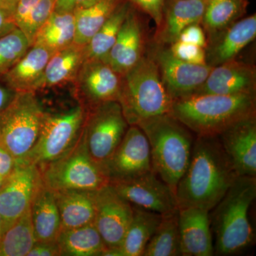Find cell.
<instances>
[{
  "mask_svg": "<svg viewBox=\"0 0 256 256\" xmlns=\"http://www.w3.org/2000/svg\"><path fill=\"white\" fill-rule=\"evenodd\" d=\"M30 210L36 242H56L62 232L60 212L54 193L43 184L42 180L34 194Z\"/></svg>",
  "mask_w": 256,
  "mask_h": 256,
  "instance_id": "obj_21",
  "label": "cell"
},
{
  "mask_svg": "<svg viewBox=\"0 0 256 256\" xmlns=\"http://www.w3.org/2000/svg\"><path fill=\"white\" fill-rule=\"evenodd\" d=\"M256 69L235 60L212 67L196 94L240 95L255 94Z\"/></svg>",
  "mask_w": 256,
  "mask_h": 256,
  "instance_id": "obj_18",
  "label": "cell"
},
{
  "mask_svg": "<svg viewBox=\"0 0 256 256\" xmlns=\"http://www.w3.org/2000/svg\"><path fill=\"white\" fill-rule=\"evenodd\" d=\"M2 234V217L0 215V238H1Z\"/></svg>",
  "mask_w": 256,
  "mask_h": 256,
  "instance_id": "obj_46",
  "label": "cell"
},
{
  "mask_svg": "<svg viewBox=\"0 0 256 256\" xmlns=\"http://www.w3.org/2000/svg\"><path fill=\"white\" fill-rule=\"evenodd\" d=\"M16 28L12 16L0 9V37L4 36Z\"/></svg>",
  "mask_w": 256,
  "mask_h": 256,
  "instance_id": "obj_44",
  "label": "cell"
},
{
  "mask_svg": "<svg viewBox=\"0 0 256 256\" xmlns=\"http://www.w3.org/2000/svg\"><path fill=\"white\" fill-rule=\"evenodd\" d=\"M218 138L238 176H256V116L233 124Z\"/></svg>",
  "mask_w": 256,
  "mask_h": 256,
  "instance_id": "obj_16",
  "label": "cell"
},
{
  "mask_svg": "<svg viewBox=\"0 0 256 256\" xmlns=\"http://www.w3.org/2000/svg\"><path fill=\"white\" fill-rule=\"evenodd\" d=\"M143 50L142 26L131 6L117 40L106 57V62L116 73L122 76L141 60Z\"/></svg>",
  "mask_w": 256,
  "mask_h": 256,
  "instance_id": "obj_19",
  "label": "cell"
},
{
  "mask_svg": "<svg viewBox=\"0 0 256 256\" xmlns=\"http://www.w3.org/2000/svg\"><path fill=\"white\" fill-rule=\"evenodd\" d=\"M16 94L4 82L2 76H0V111L9 105Z\"/></svg>",
  "mask_w": 256,
  "mask_h": 256,
  "instance_id": "obj_43",
  "label": "cell"
},
{
  "mask_svg": "<svg viewBox=\"0 0 256 256\" xmlns=\"http://www.w3.org/2000/svg\"><path fill=\"white\" fill-rule=\"evenodd\" d=\"M57 0H40L28 16L22 32L32 46L35 35L42 25L54 12Z\"/></svg>",
  "mask_w": 256,
  "mask_h": 256,
  "instance_id": "obj_35",
  "label": "cell"
},
{
  "mask_svg": "<svg viewBox=\"0 0 256 256\" xmlns=\"http://www.w3.org/2000/svg\"><path fill=\"white\" fill-rule=\"evenodd\" d=\"M86 116L82 105L58 114L44 112L36 142L18 164L38 166L63 156L78 140Z\"/></svg>",
  "mask_w": 256,
  "mask_h": 256,
  "instance_id": "obj_8",
  "label": "cell"
},
{
  "mask_svg": "<svg viewBox=\"0 0 256 256\" xmlns=\"http://www.w3.org/2000/svg\"><path fill=\"white\" fill-rule=\"evenodd\" d=\"M60 256L56 242L40 244L36 242L32 247L28 256Z\"/></svg>",
  "mask_w": 256,
  "mask_h": 256,
  "instance_id": "obj_42",
  "label": "cell"
},
{
  "mask_svg": "<svg viewBox=\"0 0 256 256\" xmlns=\"http://www.w3.org/2000/svg\"><path fill=\"white\" fill-rule=\"evenodd\" d=\"M75 80L80 94L92 107L118 100L121 76L104 60H84Z\"/></svg>",
  "mask_w": 256,
  "mask_h": 256,
  "instance_id": "obj_15",
  "label": "cell"
},
{
  "mask_svg": "<svg viewBox=\"0 0 256 256\" xmlns=\"http://www.w3.org/2000/svg\"><path fill=\"white\" fill-rule=\"evenodd\" d=\"M133 206L108 184L96 191L94 225L106 248H120L133 216Z\"/></svg>",
  "mask_w": 256,
  "mask_h": 256,
  "instance_id": "obj_12",
  "label": "cell"
},
{
  "mask_svg": "<svg viewBox=\"0 0 256 256\" xmlns=\"http://www.w3.org/2000/svg\"><path fill=\"white\" fill-rule=\"evenodd\" d=\"M100 0H57L55 12H74L80 8L92 6Z\"/></svg>",
  "mask_w": 256,
  "mask_h": 256,
  "instance_id": "obj_40",
  "label": "cell"
},
{
  "mask_svg": "<svg viewBox=\"0 0 256 256\" xmlns=\"http://www.w3.org/2000/svg\"><path fill=\"white\" fill-rule=\"evenodd\" d=\"M238 176L218 137L197 138L176 186L178 208L196 207L210 212Z\"/></svg>",
  "mask_w": 256,
  "mask_h": 256,
  "instance_id": "obj_1",
  "label": "cell"
},
{
  "mask_svg": "<svg viewBox=\"0 0 256 256\" xmlns=\"http://www.w3.org/2000/svg\"><path fill=\"white\" fill-rule=\"evenodd\" d=\"M56 244L60 256H102L106 248L94 224L62 230Z\"/></svg>",
  "mask_w": 256,
  "mask_h": 256,
  "instance_id": "obj_28",
  "label": "cell"
},
{
  "mask_svg": "<svg viewBox=\"0 0 256 256\" xmlns=\"http://www.w3.org/2000/svg\"><path fill=\"white\" fill-rule=\"evenodd\" d=\"M131 2L142 10L158 26L162 20L163 13L166 0H130Z\"/></svg>",
  "mask_w": 256,
  "mask_h": 256,
  "instance_id": "obj_37",
  "label": "cell"
},
{
  "mask_svg": "<svg viewBox=\"0 0 256 256\" xmlns=\"http://www.w3.org/2000/svg\"><path fill=\"white\" fill-rule=\"evenodd\" d=\"M178 41L192 44L202 48L206 46V36L200 24H194L185 28L180 34Z\"/></svg>",
  "mask_w": 256,
  "mask_h": 256,
  "instance_id": "obj_38",
  "label": "cell"
},
{
  "mask_svg": "<svg viewBox=\"0 0 256 256\" xmlns=\"http://www.w3.org/2000/svg\"><path fill=\"white\" fill-rule=\"evenodd\" d=\"M170 114L198 137H218L233 124L256 116V96L196 94L173 101Z\"/></svg>",
  "mask_w": 256,
  "mask_h": 256,
  "instance_id": "obj_2",
  "label": "cell"
},
{
  "mask_svg": "<svg viewBox=\"0 0 256 256\" xmlns=\"http://www.w3.org/2000/svg\"><path fill=\"white\" fill-rule=\"evenodd\" d=\"M40 0H20L13 14V21L16 28L22 30L28 16Z\"/></svg>",
  "mask_w": 256,
  "mask_h": 256,
  "instance_id": "obj_39",
  "label": "cell"
},
{
  "mask_svg": "<svg viewBox=\"0 0 256 256\" xmlns=\"http://www.w3.org/2000/svg\"><path fill=\"white\" fill-rule=\"evenodd\" d=\"M170 50L175 57L186 63L196 65L207 64L206 52L204 48L201 46L176 41L172 44Z\"/></svg>",
  "mask_w": 256,
  "mask_h": 256,
  "instance_id": "obj_36",
  "label": "cell"
},
{
  "mask_svg": "<svg viewBox=\"0 0 256 256\" xmlns=\"http://www.w3.org/2000/svg\"><path fill=\"white\" fill-rule=\"evenodd\" d=\"M154 60L163 84L174 100L196 94L213 67L186 63L175 57L170 48L158 50Z\"/></svg>",
  "mask_w": 256,
  "mask_h": 256,
  "instance_id": "obj_14",
  "label": "cell"
},
{
  "mask_svg": "<svg viewBox=\"0 0 256 256\" xmlns=\"http://www.w3.org/2000/svg\"><path fill=\"white\" fill-rule=\"evenodd\" d=\"M5 178H3L2 176H0V188L2 186L4 182Z\"/></svg>",
  "mask_w": 256,
  "mask_h": 256,
  "instance_id": "obj_47",
  "label": "cell"
},
{
  "mask_svg": "<svg viewBox=\"0 0 256 256\" xmlns=\"http://www.w3.org/2000/svg\"><path fill=\"white\" fill-rule=\"evenodd\" d=\"M151 170L148 138L138 126H130L119 146L104 165V172L111 182L134 178Z\"/></svg>",
  "mask_w": 256,
  "mask_h": 256,
  "instance_id": "obj_11",
  "label": "cell"
},
{
  "mask_svg": "<svg viewBox=\"0 0 256 256\" xmlns=\"http://www.w3.org/2000/svg\"><path fill=\"white\" fill-rule=\"evenodd\" d=\"M133 216L120 248L122 256H142L162 215L133 206Z\"/></svg>",
  "mask_w": 256,
  "mask_h": 256,
  "instance_id": "obj_27",
  "label": "cell"
},
{
  "mask_svg": "<svg viewBox=\"0 0 256 256\" xmlns=\"http://www.w3.org/2000/svg\"><path fill=\"white\" fill-rule=\"evenodd\" d=\"M172 98L165 88L154 58L142 56L121 76L118 100L129 126L170 114Z\"/></svg>",
  "mask_w": 256,
  "mask_h": 256,
  "instance_id": "obj_5",
  "label": "cell"
},
{
  "mask_svg": "<svg viewBox=\"0 0 256 256\" xmlns=\"http://www.w3.org/2000/svg\"><path fill=\"white\" fill-rule=\"evenodd\" d=\"M129 126L118 101L94 106L86 114L82 131L88 150L102 170Z\"/></svg>",
  "mask_w": 256,
  "mask_h": 256,
  "instance_id": "obj_9",
  "label": "cell"
},
{
  "mask_svg": "<svg viewBox=\"0 0 256 256\" xmlns=\"http://www.w3.org/2000/svg\"><path fill=\"white\" fill-rule=\"evenodd\" d=\"M131 6L130 2L124 0L114 10L110 18L84 46L85 60H105L117 40Z\"/></svg>",
  "mask_w": 256,
  "mask_h": 256,
  "instance_id": "obj_29",
  "label": "cell"
},
{
  "mask_svg": "<svg viewBox=\"0 0 256 256\" xmlns=\"http://www.w3.org/2000/svg\"><path fill=\"white\" fill-rule=\"evenodd\" d=\"M181 255L210 256L214 254L210 212L196 207L178 208Z\"/></svg>",
  "mask_w": 256,
  "mask_h": 256,
  "instance_id": "obj_17",
  "label": "cell"
},
{
  "mask_svg": "<svg viewBox=\"0 0 256 256\" xmlns=\"http://www.w3.org/2000/svg\"><path fill=\"white\" fill-rule=\"evenodd\" d=\"M109 184L133 206L162 216L178 210L174 192L152 170L134 178Z\"/></svg>",
  "mask_w": 256,
  "mask_h": 256,
  "instance_id": "obj_10",
  "label": "cell"
},
{
  "mask_svg": "<svg viewBox=\"0 0 256 256\" xmlns=\"http://www.w3.org/2000/svg\"><path fill=\"white\" fill-rule=\"evenodd\" d=\"M30 47L28 38L18 28L0 37V76L8 72Z\"/></svg>",
  "mask_w": 256,
  "mask_h": 256,
  "instance_id": "obj_34",
  "label": "cell"
},
{
  "mask_svg": "<svg viewBox=\"0 0 256 256\" xmlns=\"http://www.w3.org/2000/svg\"><path fill=\"white\" fill-rule=\"evenodd\" d=\"M137 126L148 138L152 171L176 194V186L191 158V134L170 114L146 120Z\"/></svg>",
  "mask_w": 256,
  "mask_h": 256,
  "instance_id": "obj_4",
  "label": "cell"
},
{
  "mask_svg": "<svg viewBox=\"0 0 256 256\" xmlns=\"http://www.w3.org/2000/svg\"><path fill=\"white\" fill-rule=\"evenodd\" d=\"M218 41L210 47L207 55L212 66L235 60L236 56L256 36V15H250L230 25Z\"/></svg>",
  "mask_w": 256,
  "mask_h": 256,
  "instance_id": "obj_24",
  "label": "cell"
},
{
  "mask_svg": "<svg viewBox=\"0 0 256 256\" xmlns=\"http://www.w3.org/2000/svg\"><path fill=\"white\" fill-rule=\"evenodd\" d=\"M122 1L124 0H100L92 6L75 10L74 44L85 46Z\"/></svg>",
  "mask_w": 256,
  "mask_h": 256,
  "instance_id": "obj_30",
  "label": "cell"
},
{
  "mask_svg": "<svg viewBox=\"0 0 256 256\" xmlns=\"http://www.w3.org/2000/svg\"><path fill=\"white\" fill-rule=\"evenodd\" d=\"M97 190L54 192L60 212L62 232L94 223Z\"/></svg>",
  "mask_w": 256,
  "mask_h": 256,
  "instance_id": "obj_22",
  "label": "cell"
},
{
  "mask_svg": "<svg viewBox=\"0 0 256 256\" xmlns=\"http://www.w3.org/2000/svg\"><path fill=\"white\" fill-rule=\"evenodd\" d=\"M16 165L18 164L14 156L4 148L0 146V176L3 178H8L14 171Z\"/></svg>",
  "mask_w": 256,
  "mask_h": 256,
  "instance_id": "obj_41",
  "label": "cell"
},
{
  "mask_svg": "<svg viewBox=\"0 0 256 256\" xmlns=\"http://www.w3.org/2000/svg\"><path fill=\"white\" fill-rule=\"evenodd\" d=\"M75 34L74 12L54 11L37 31L32 45L44 47L54 54L73 44Z\"/></svg>",
  "mask_w": 256,
  "mask_h": 256,
  "instance_id": "obj_26",
  "label": "cell"
},
{
  "mask_svg": "<svg viewBox=\"0 0 256 256\" xmlns=\"http://www.w3.org/2000/svg\"><path fill=\"white\" fill-rule=\"evenodd\" d=\"M40 180L38 168L30 164L16 165L14 171L5 178L0 188L2 234L30 208Z\"/></svg>",
  "mask_w": 256,
  "mask_h": 256,
  "instance_id": "obj_13",
  "label": "cell"
},
{
  "mask_svg": "<svg viewBox=\"0 0 256 256\" xmlns=\"http://www.w3.org/2000/svg\"><path fill=\"white\" fill-rule=\"evenodd\" d=\"M18 1L20 0H0V9L12 16Z\"/></svg>",
  "mask_w": 256,
  "mask_h": 256,
  "instance_id": "obj_45",
  "label": "cell"
},
{
  "mask_svg": "<svg viewBox=\"0 0 256 256\" xmlns=\"http://www.w3.org/2000/svg\"><path fill=\"white\" fill-rule=\"evenodd\" d=\"M36 244L31 210L20 216L0 238V256H28Z\"/></svg>",
  "mask_w": 256,
  "mask_h": 256,
  "instance_id": "obj_31",
  "label": "cell"
},
{
  "mask_svg": "<svg viewBox=\"0 0 256 256\" xmlns=\"http://www.w3.org/2000/svg\"><path fill=\"white\" fill-rule=\"evenodd\" d=\"M44 111L35 92H16L0 111V146L22 161L36 142Z\"/></svg>",
  "mask_w": 256,
  "mask_h": 256,
  "instance_id": "obj_7",
  "label": "cell"
},
{
  "mask_svg": "<svg viewBox=\"0 0 256 256\" xmlns=\"http://www.w3.org/2000/svg\"><path fill=\"white\" fill-rule=\"evenodd\" d=\"M208 0H170L164 6L159 26L158 41L172 44L178 41L181 32L194 24L202 23Z\"/></svg>",
  "mask_w": 256,
  "mask_h": 256,
  "instance_id": "obj_23",
  "label": "cell"
},
{
  "mask_svg": "<svg viewBox=\"0 0 256 256\" xmlns=\"http://www.w3.org/2000/svg\"><path fill=\"white\" fill-rule=\"evenodd\" d=\"M37 168L43 184L54 192L94 191L110 183L104 170L89 154L82 128L76 142L63 156Z\"/></svg>",
  "mask_w": 256,
  "mask_h": 256,
  "instance_id": "obj_6",
  "label": "cell"
},
{
  "mask_svg": "<svg viewBox=\"0 0 256 256\" xmlns=\"http://www.w3.org/2000/svg\"><path fill=\"white\" fill-rule=\"evenodd\" d=\"M52 56L44 47L32 45L2 78L15 92H36L42 89L45 68Z\"/></svg>",
  "mask_w": 256,
  "mask_h": 256,
  "instance_id": "obj_20",
  "label": "cell"
},
{
  "mask_svg": "<svg viewBox=\"0 0 256 256\" xmlns=\"http://www.w3.org/2000/svg\"><path fill=\"white\" fill-rule=\"evenodd\" d=\"M247 5L248 0H208L202 23L210 33L222 31L235 23Z\"/></svg>",
  "mask_w": 256,
  "mask_h": 256,
  "instance_id": "obj_33",
  "label": "cell"
},
{
  "mask_svg": "<svg viewBox=\"0 0 256 256\" xmlns=\"http://www.w3.org/2000/svg\"><path fill=\"white\" fill-rule=\"evenodd\" d=\"M256 196V176H238L210 215L214 252L232 255L249 246L254 234L249 210Z\"/></svg>",
  "mask_w": 256,
  "mask_h": 256,
  "instance_id": "obj_3",
  "label": "cell"
},
{
  "mask_svg": "<svg viewBox=\"0 0 256 256\" xmlns=\"http://www.w3.org/2000/svg\"><path fill=\"white\" fill-rule=\"evenodd\" d=\"M178 212L162 216L156 232L144 248L143 256H182Z\"/></svg>",
  "mask_w": 256,
  "mask_h": 256,
  "instance_id": "obj_32",
  "label": "cell"
},
{
  "mask_svg": "<svg viewBox=\"0 0 256 256\" xmlns=\"http://www.w3.org/2000/svg\"><path fill=\"white\" fill-rule=\"evenodd\" d=\"M84 60V46L75 44L56 52L46 64L42 89L75 80Z\"/></svg>",
  "mask_w": 256,
  "mask_h": 256,
  "instance_id": "obj_25",
  "label": "cell"
}]
</instances>
